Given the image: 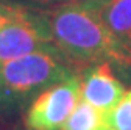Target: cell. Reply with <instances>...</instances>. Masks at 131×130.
Here are the masks:
<instances>
[{"label":"cell","instance_id":"2","mask_svg":"<svg viewBox=\"0 0 131 130\" xmlns=\"http://www.w3.org/2000/svg\"><path fill=\"white\" fill-rule=\"evenodd\" d=\"M70 78L69 71L50 52L38 50L0 66V86L6 94L22 96Z\"/></svg>","mask_w":131,"mask_h":130},{"label":"cell","instance_id":"6","mask_svg":"<svg viewBox=\"0 0 131 130\" xmlns=\"http://www.w3.org/2000/svg\"><path fill=\"white\" fill-rule=\"evenodd\" d=\"M100 17L116 42L131 57V0H108Z\"/></svg>","mask_w":131,"mask_h":130},{"label":"cell","instance_id":"7","mask_svg":"<svg viewBox=\"0 0 131 130\" xmlns=\"http://www.w3.org/2000/svg\"><path fill=\"white\" fill-rule=\"evenodd\" d=\"M61 130H106L105 115L84 100H81Z\"/></svg>","mask_w":131,"mask_h":130},{"label":"cell","instance_id":"4","mask_svg":"<svg viewBox=\"0 0 131 130\" xmlns=\"http://www.w3.org/2000/svg\"><path fill=\"white\" fill-rule=\"evenodd\" d=\"M48 44L42 25L20 10L9 24L0 28V66L14 58L38 52Z\"/></svg>","mask_w":131,"mask_h":130},{"label":"cell","instance_id":"8","mask_svg":"<svg viewBox=\"0 0 131 130\" xmlns=\"http://www.w3.org/2000/svg\"><path fill=\"white\" fill-rule=\"evenodd\" d=\"M105 124L109 130H131V89L125 91L120 102L105 115Z\"/></svg>","mask_w":131,"mask_h":130},{"label":"cell","instance_id":"5","mask_svg":"<svg viewBox=\"0 0 131 130\" xmlns=\"http://www.w3.org/2000/svg\"><path fill=\"white\" fill-rule=\"evenodd\" d=\"M125 94L122 83L114 75L109 63L103 61L95 66L80 83V97L81 100L92 105L103 115L116 107Z\"/></svg>","mask_w":131,"mask_h":130},{"label":"cell","instance_id":"11","mask_svg":"<svg viewBox=\"0 0 131 130\" xmlns=\"http://www.w3.org/2000/svg\"><path fill=\"white\" fill-rule=\"evenodd\" d=\"M31 2H38V3H48V0H31Z\"/></svg>","mask_w":131,"mask_h":130},{"label":"cell","instance_id":"12","mask_svg":"<svg viewBox=\"0 0 131 130\" xmlns=\"http://www.w3.org/2000/svg\"><path fill=\"white\" fill-rule=\"evenodd\" d=\"M91 2H108V0H91Z\"/></svg>","mask_w":131,"mask_h":130},{"label":"cell","instance_id":"3","mask_svg":"<svg viewBox=\"0 0 131 130\" xmlns=\"http://www.w3.org/2000/svg\"><path fill=\"white\" fill-rule=\"evenodd\" d=\"M80 102V82L70 77L47 88L31 104L25 124L28 130H61Z\"/></svg>","mask_w":131,"mask_h":130},{"label":"cell","instance_id":"1","mask_svg":"<svg viewBox=\"0 0 131 130\" xmlns=\"http://www.w3.org/2000/svg\"><path fill=\"white\" fill-rule=\"evenodd\" d=\"M41 25L48 42L70 64L89 66L103 60L131 64V57L116 42L100 13L89 3L58 5Z\"/></svg>","mask_w":131,"mask_h":130},{"label":"cell","instance_id":"10","mask_svg":"<svg viewBox=\"0 0 131 130\" xmlns=\"http://www.w3.org/2000/svg\"><path fill=\"white\" fill-rule=\"evenodd\" d=\"M91 0H48V3H58V5H62V3H88Z\"/></svg>","mask_w":131,"mask_h":130},{"label":"cell","instance_id":"9","mask_svg":"<svg viewBox=\"0 0 131 130\" xmlns=\"http://www.w3.org/2000/svg\"><path fill=\"white\" fill-rule=\"evenodd\" d=\"M19 8H14V6H9V5H5L0 2V28H3L6 24H9L16 16L19 14Z\"/></svg>","mask_w":131,"mask_h":130},{"label":"cell","instance_id":"13","mask_svg":"<svg viewBox=\"0 0 131 130\" xmlns=\"http://www.w3.org/2000/svg\"><path fill=\"white\" fill-rule=\"evenodd\" d=\"M106 130H109V128H106Z\"/></svg>","mask_w":131,"mask_h":130}]
</instances>
